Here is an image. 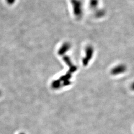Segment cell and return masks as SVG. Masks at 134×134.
Returning <instances> with one entry per match:
<instances>
[{"label": "cell", "mask_w": 134, "mask_h": 134, "mask_svg": "<svg viewBox=\"0 0 134 134\" xmlns=\"http://www.w3.org/2000/svg\"><path fill=\"white\" fill-rule=\"evenodd\" d=\"M72 5H74V10L75 12V14L76 15H80L81 14V5L80 2L74 0L72 1Z\"/></svg>", "instance_id": "1"}, {"label": "cell", "mask_w": 134, "mask_h": 134, "mask_svg": "<svg viewBox=\"0 0 134 134\" xmlns=\"http://www.w3.org/2000/svg\"><path fill=\"white\" fill-rule=\"evenodd\" d=\"M97 4V0H91V6L93 7H96V5Z\"/></svg>", "instance_id": "2"}, {"label": "cell", "mask_w": 134, "mask_h": 134, "mask_svg": "<svg viewBox=\"0 0 134 134\" xmlns=\"http://www.w3.org/2000/svg\"><path fill=\"white\" fill-rule=\"evenodd\" d=\"M5 1H6L8 5H13L14 4L16 0H5Z\"/></svg>", "instance_id": "3"}]
</instances>
